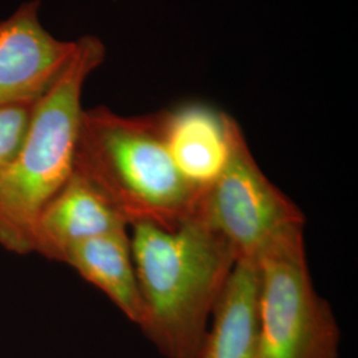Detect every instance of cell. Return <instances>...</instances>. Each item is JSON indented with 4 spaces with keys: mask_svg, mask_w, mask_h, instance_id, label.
I'll return each instance as SVG.
<instances>
[{
    "mask_svg": "<svg viewBox=\"0 0 358 358\" xmlns=\"http://www.w3.org/2000/svg\"><path fill=\"white\" fill-rule=\"evenodd\" d=\"M130 245L140 287V329L165 358H195L236 257L198 219L174 230L131 226Z\"/></svg>",
    "mask_w": 358,
    "mask_h": 358,
    "instance_id": "6da1fadb",
    "label": "cell"
},
{
    "mask_svg": "<svg viewBox=\"0 0 358 358\" xmlns=\"http://www.w3.org/2000/svg\"><path fill=\"white\" fill-rule=\"evenodd\" d=\"M73 170L128 227L174 230L192 219L199 202L169 154L162 112L122 115L106 106L84 109Z\"/></svg>",
    "mask_w": 358,
    "mask_h": 358,
    "instance_id": "7a4b0ae2",
    "label": "cell"
},
{
    "mask_svg": "<svg viewBox=\"0 0 358 358\" xmlns=\"http://www.w3.org/2000/svg\"><path fill=\"white\" fill-rule=\"evenodd\" d=\"M105 55L100 38L76 40L71 60L34 105L22 149L0 176V245L10 252H34L38 214L73 173L84 84Z\"/></svg>",
    "mask_w": 358,
    "mask_h": 358,
    "instance_id": "3957f363",
    "label": "cell"
},
{
    "mask_svg": "<svg viewBox=\"0 0 358 358\" xmlns=\"http://www.w3.org/2000/svg\"><path fill=\"white\" fill-rule=\"evenodd\" d=\"M256 264L257 358H338L341 331L312 282L304 231L272 244Z\"/></svg>",
    "mask_w": 358,
    "mask_h": 358,
    "instance_id": "277c9868",
    "label": "cell"
},
{
    "mask_svg": "<svg viewBox=\"0 0 358 358\" xmlns=\"http://www.w3.org/2000/svg\"><path fill=\"white\" fill-rule=\"evenodd\" d=\"M192 219L220 235L236 262L252 263L278 241L304 231L306 224L300 207L257 165L236 120L227 165L201 196Z\"/></svg>",
    "mask_w": 358,
    "mask_h": 358,
    "instance_id": "5b68a950",
    "label": "cell"
},
{
    "mask_svg": "<svg viewBox=\"0 0 358 358\" xmlns=\"http://www.w3.org/2000/svg\"><path fill=\"white\" fill-rule=\"evenodd\" d=\"M38 10L40 1L29 0L0 20V108L36 103L75 52L76 40L52 36Z\"/></svg>",
    "mask_w": 358,
    "mask_h": 358,
    "instance_id": "8992f818",
    "label": "cell"
},
{
    "mask_svg": "<svg viewBox=\"0 0 358 358\" xmlns=\"http://www.w3.org/2000/svg\"><path fill=\"white\" fill-rule=\"evenodd\" d=\"M234 120L203 103H182L162 112L169 154L199 199L227 165Z\"/></svg>",
    "mask_w": 358,
    "mask_h": 358,
    "instance_id": "52a82bcc",
    "label": "cell"
},
{
    "mask_svg": "<svg viewBox=\"0 0 358 358\" xmlns=\"http://www.w3.org/2000/svg\"><path fill=\"white\" fill-rule=\"evenodd\" d=\"M124 230H128L124 219L90 182L73 170L38 214L34 252L62 262L77 243Z\"/></svg>",
    "mask_w": 358,
    "mask_h": 358,
    "instance_id": "ba28073f",
    "label": "cell"
},
{
    "mask_svg": "<svg viewBox=\"0 0 358 358\" xmlns=\"http://www.w3.org/2000/svg\"><path fill=\"white\" fill-rule=\"evenodd\" d=\"M259 271L238 260L195 358H257Z\"/></svg>",
    "mask_w": 358,
    "mask_h": 358,
    "instance_id": "9c48e42d",
    "label": "cell"
},
{
    "mask_svg": "<svg viewBox=\"0 0 358 358\" xmlns=\"http://www.w3.org/2000/svg\"><path fill=\"white\" fill-rule=\"evenodd\" d=\"M62 263L109 297L129 320L140 325L142 301L131 255L130 234L118 231L71 247Z\"/></svg>",
    "mask_w": 358,
    "mask_h": 358,
    "instance_id": "30bf717a",
    "label": "cell"
},
{
    "mask_svg": "<svg viewBox=\"0 0 358 358\" xmlns=\"http://www.w3.org/2000/svg\"><path fill=\"white\" fill-rule=\"evenodd\" d=\"M35 103L0 108V176L11 166L22 149Z\"/></svg>",
    "mask_w": 358,
    "mask_h": 358,
    "instance_id": "8fae6325",
    "label": "cell"
}]
</instances>
